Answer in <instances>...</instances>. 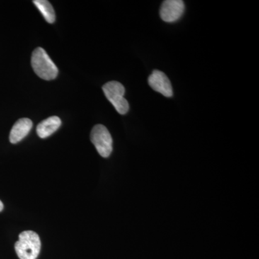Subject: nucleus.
<instances>
[{
    "instance_id": "obj_6",
    "label": "nucleus",
    "mask_w": 259,
    "mask_h": 259,
    "mask_svg": "<svg viewBox=\"0 0 259 259\" xmlns=\"http://www.w3.org/2000/svg\"><path fill=\"white\" fill-rule=\"evenodd\" d=\"M148 83L154 91L161 93L166 97L173 96V89L171 81L164 73L155 70L148 77Z\"/></svg>"
},
{
    "instance_id": "obj_9",
    "label": "nucleus",
    "mask_w": 259,
    "mask_h": 259,
    "mask_svg": "<svg viewBox=\"0 0 259 259\" xmlns=\"http://www.w3.org/2000/svg\"><path fill=\"white\" fill-rule=\"evenodd\" d=\"M32 3L49 23H54L56 20L55 12L51 3L47 0H34Z\"/></svg>"
},
{
    "instance_id": "obj_7",
    "label": "nucleus",
    "mask_w": 259,
    "mask_h": 259,
    "mask_svg": "<svg viewBox=\"0 0 259 259\" xmlns=\"http://www.w3.org/2000/svg\"><path fill=\"white\" fill-rule=\"evenodd\" d=\"M32 127V122L28 118H21L15 122L10 131V141L12 144H18L28 136Z\"/></svg>"
},
{
    "instance_id": "obj_4",
    "label": "nucleus",
    "mask_w": 259,
    "mask_h": 259,
    "mask_svg": "<svg viewBox=\"0 0 259 259\" xmlns=\"http://www.w3.org/2000/svg\"><path fill=\"white\" fill-rule=\"evenodd\" d=\"M91 141L102 157L108 158L110 156L112 151V139L105 126L99 124L93 127Z\"/></svg>"
},
{
    "instance_id": "obj_2",
    "label": "nucleus",
    "mask_w": 259,
    "mask_h": 259,
    "mask_svg": "<svg viewBox=\"0 0 259 259\" xmlns=\"http://www.w3.org/2000/svg\"><path fill=\"white\" fill-rule=\"evenodd\" d=\"M31 64L35 74L42 79H56L59 74L57 66L42 48H37L32 52Z\"/></svg>"
},
{
    "instance_id": "obj_10",
    "label": "nucleus",
    "mask_w": 259,
    "mask_h": 259,
    "mask_svg": "<svg viewBox=\"0 0 259 259\" xmlns=\"http://www.w3.org/2000/svg\"><path fill=\"white\" fill-rule=\"evenodd\" d=\"M3 208H4V205H3V203L2 202V201L0 200V212L3 211Z\"/></svg>"
},
{
    "instance_id": "obj_5",
    "label": "nucleus",
    "mask_w": 259,
    "mask_h": 259,
    "mask_svg": "<svg viewBox=\"0 0 259 259\" xmlns=\"http://www.w3.org/2000/svg\"><path fill=\"white\" fill-rule=\"evenodd\" d=\"M185 5L182 0H166L160 10V16L166 23H175L185 13Z\"/></svg>"
},
{
    "instance_id": "obj_1",
    "label": "nucleus",
    "mask_w": 259,
    "mask_h": 259,
    "mask_svg": "<svg viewBox=\"0 0 259 259\" xmlns=\"http://www.w3.org/2000/svg\"><path fill=\"white\" fill-rule=\"evenodd\" d=\"M40 248L41 242L38 235L31 231L20 233L15 245V251L20 259H36Z\"/></svg>"
},
{
    "instance_id": "obj_3",
    "label": "nucleus",
    "mask_w": 259,
    "mask_h": 259,
    "mask_svg": "<svg viewBox=\"0 0 259 259\" xmlns=\"http://www.w3.org/2000/svg\"><path fill=\"white\" fill-rule=\"evenodd\" d=\"M102 90L107 100L111 102L119 114L125 115L128 112L129 104L124 97L125 90L122 83L118 81H110L104 85Z\"/></svg>"
},
{
    "instance_id": "obj_8",
    "label": "nucleus",
    "mask_w": 259,
    "mask_h": 259,
    "mask_svg": "<svg viewBox=\"0 0 259 259\" xmlns=\"http://www.w3.org/2000/svg\"><path fill=\"white\" fill-rule=\"evenodd\" d=\"M61 125V120L57 116H52L42 120L37 127V134L41 139L49 137Z\"/></svg>"
}]
</instances>
